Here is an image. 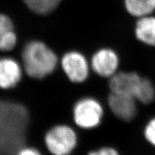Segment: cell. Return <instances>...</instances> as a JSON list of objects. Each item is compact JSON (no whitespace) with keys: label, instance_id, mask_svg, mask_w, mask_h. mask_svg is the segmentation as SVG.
I'll return each mask as SVG.
<instances>
[{"label":"cell","instance_id":"cell-7","mask_svg":"<svg viewBox=\"0 0 155 155\" xmlns=\"http://www.w3.org/2000/svg\"><path fill=\"white\" fill-rule=\"evenodd\" d=\"M108 104L114 115L121 121H131L137 116V101L132 96L111 93Z\"/></svg>","mask_w":155,"mask_h":155},{"label":"cell","instance_id":"cell-9","mask_svg":"<svg viewBox=\"0 0 155 155\" xmlns=\"http://www.w3.org/2000/svg\"><path fill=\"white\" fill-rule=\"evenodd\" d=\"M20 65L12 58H0V88L9 90L16 87L22 80Z\"/></svg>","mask_w":155,"mask_h":155},{"label":"cell","instance_id":"cell-12","mask_svg":"<svg viewBox=\"0 0 155 155\" xmlns=\"http://www.w3.org/2000/svg\"><path fill=\"white\" fill-rule=\"evenodd\" d=\"M125 7L129 14L140 18L155 10V0H125Z\"/></svg>","mask_w":155,"mask_h":155},{"label":"cell","instance_id":"cell-10","mask_svg":"<svg viewBox=\"0 0 155 155\" xmlns=\"http://www.w3.org/2000/svg\"><path fill=\"white\" fill-rule=\"evenodd\" d=\"M17 42V37L12 21L6 15L0 14V51H11Z\"/></svg>","mask_w":155,"mask_h":155},{"label":"cell","instance_id":"cell-13","mask_svg":"<svg viewBox=\"0 0 155 155\" xmlns=\"http://www.w3.org/2000/svg\"><path fill=\"white\" fill-rule=\"evenodd\" d=\"M137 101L143 104H150L155 99V88L152 81L141 77L134 96Z\"/></svg>","mask_w":155,"mask_h":155},{"label":"cell","instance_id":"cell-16","mask_svg":"<svg viewBox=\"0 0 155 155\" xmlns=\"http://www.w3.org/2000/svg\"><path fill=\"white\" fill-rule=\"evenodd\" d=\"M88 155H119L116 149L111 147H104L88 153Z\"/></svg>","mask_w":155,"mask_h":155},{"label":"cell","instance_id":"cell-14","mask_svg":"<svg viewBox=\"0 0 155 155\" xmlns=\"http://www.w3.org/2000/svg\"><path fill=\"white\" fill-rule=\"evenodd\" d=\"M27 7L38 15H47L57 8L60 0H23Z\"/></svg>","mask_w":155,"mask_h":155},{"label":"cell","instance_id":"cell-1","mask_svg":"<svg viewBox=\"0 0 155 155\" xmlns=\"http://www.w3.org/2000/svg\"><path fill=\"white\" fill-rule=\"evenodd\" d=\"M30 114L21 103L0 99V155H15L25 146Z\"/></svg>","mask_w":155,"mask_h":155},{"label":"cell","instance_id":"cell-6","mask_svg":"<svg viewBox=\"0 0 155 155\" xmlns=\"http://www.w3.org/2000/svg\"><path fill=\"white\" fill-rule=\"evenodd\" d=\"M119 58L117 53L110 48H102L93 55L91 67L94 73L103 78H111L118 72Z\"/></svg>","mask_w":155,"mask_h":155},{"label":"cell","instance_id":"cell-11","mask_svg":"<svg viewBox=\"0 0 155 155\" xmlns=\"http://www.w3.org/2000/svg\"><path fill=\"white\" fill-rule=\"evenodd\" d=\"M135 35L145 45L155 46V17L150 15L140 17L136 24Z\"/></svg>","mask_w":155,"mask_h":155},{"label":"cell","instance_id":"cell-18","mask_svg":"<svg viewBox=\"0 0 155 155\" xmlns=\"http://www.w3.org/2000/svg\"><path fill=\"white\" fill-rule=\"evenodd\" d=\"M60 1H61H61H62V0H60Z\"/></svg>","mask_w":155,"mask_h":155},{"label":"cell","instance_id":"cell-17","mask_svg":"<svg viewBox=\"0 0 155 155\" xmlns=\"http://www.w3.org/2000/svg\"><path fill=\"white\" fill-rule=\"evenodd\" d=\"M15 155H42L35 148L29 147H23Z\"/></svg>","mask_w":155,"mask_h":155},{"label":"cell","instance_id":"cell-8","mask_svg":"<svg viewBox=\"0 0 155 155\" xmlns=\"http://www.w3.org/2000/svg\"><path fill=\"white\" fill-rule=\"evenodd\" d=\"M141 77L135 72L118 71L110 78L111 93L134 97Z\"/></svg>","mask_w":155,"mask_h":155},{"label":"cell","instance_id":"cell-5","mask_svg":"<svg viewBox=\"0 0 155 155\" xmlns=\"http://www.w3.org/2000/svg\"><path fill=\"white\" fill-rule=\"evenodd\" d=\"M61 65L68 79L73 83L86 81L90 72V65L80 52L69 51L61 58Z\"/></svg>","mask_w":155,"mask_h":155},{"label":"cell","instance_id":"cell-4","mask_svg":"<svg viewBox=\"0 0 155 155\" xmlns=\"http://www.w3.org/2000/svg\"><path fill=\"white\" fill-rule=\"evenodd\" d=\"M101 104L91 97H85L75 103L73 117L78 127L83 129H92L100 125L104 117Z\"/></svg>","mask_w":155,"mask_h":155},{"label":"cell","instance_id":"cell-15","mask_svg":"<svg viewBox=\"0 0 155 155\" xmlns=\"http://www.w3.org/2000/svg\"><path fill=\"white\" fill-rule=\"evenodd\" d=\"M144 135L146 140L155 147V117L150 119L145 126Z\"/></svg>","mask_w":155,"mask_h":155},{"label":"cell","instance_id":"cell-2","mask_svg":"<svg viewBox=\"0 0 155 155\" xmlns=\"http://www.w3.org/2000/svg\"><path fill=\"white\" fill-rule=\"evenodd\" d=\"M22 61L27 75L40 80L55 71L58 58L47 45L39 40H33L25 45Z\"/></svg>","mask_w":155,"mask_h":155},{"label":"cell","instance_id":"cell-3","mask_svg":"<svg viewBox=\"0 0 155 155\" xmlns=\"http://www.w3.org/2000/svg\"><path fill=\"white\" fill-rule=\"evenodd\" d=\"M48 150L53 155H70L78 144V137L73 128L58 124L50 128L44 137Z\"/></svg>","mask_w":155,"mask_h":155}]
</instances>
